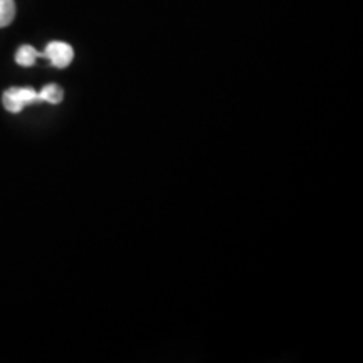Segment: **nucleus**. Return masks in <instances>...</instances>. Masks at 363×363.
<instances>
[{"label":"nucleus","instance_id":"5","mask_svg":"<svg viewBox=\"0 0 363 363\" xmlns=\"http://www.w3.org/2000/svg\"><path fill=\"white\" fill-rule=\"evenodd\" d=\"M16 17V2L0 0V27H7Z\"/></svg>","mask_w":363,"mask_h":363},{"label":"nucleus","instance_id":"1","mask_svg":"<svg viewBox=\"0 0 363 363\" xmlns=\"http://www.w3.org/2000/svg\"><path fill=\"white\" fill-rule=\"evenodd\" d=\"M4 106L11 113H21L27 104L39 101V93L33 88H11L4 93Z\"/></svg>","mask_w":363,"mask_h":363},{"label":"nucleus","instance_id":"3","mask_svg":"<svg viewBox=\"0 0 363 363\" xmlns=\"http://www.w3.org/2000/svg\"><path fill=\"white\" fill-rule=\"evenodd\" d=\"M38 57H44V54L35 51L33 45H21L19 51L16 52V62L22 67L34 66L35 59H38Z\"/></svg>","mask_w":363,"mask_h":363},{"label":"nucleus","instance_id":"4","mask_svg":"<svg viewBox=\"0 0 363 363\" xmlns=\"http://www.w3.org/2000/svg\"><path fill=\"white\" fill-rule=\"evenodd\" d=\"M62 96H65V93H62V89L57 84H48L39 93V101L57 104L62 101Z\"/></svg>","mask_w":363,"mask_h":363},{"label":"nucleus","instance_id":"2","mask_svg":"<svg viewBox=\"0 0 363 363\" xmlns=\"http://www.w3.org/2000/svg\"><path fill=\"white\" fill-rule=\"evenodd\" d=\"M44 57H48L51 61L54 67H59V69H65L71 65L72 57H74V51L69 44L61 43V40H52V43L48 44L45 51L43 52Z\"/></svg>","mask_w":363,"mask_h":363}]
</instances>
